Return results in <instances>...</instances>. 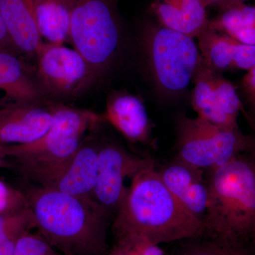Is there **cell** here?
I'll return each instance as SVG.
<instances>
[{"label":"cell","mask_w":255,"mask_h":255,"mask_svg":"<svg viewBox=\"0 0 255 255\" xmlns=\"http://www.w3.org/2000/svg\"><path fill=\"white\" fill-rule=\"evenodd\" d=\"M114 234L135 233L153 244L202 236L204 225L162 182L155 161L131 178L115 215Z\"/></svg>","instance_id":"6da1fadb"},{"label":"cell","mask_w":255,"mask_h":255,"mask_svg":"<svg viewBox=\"0 0 255 255\" xmlns=\"http://www.w3.org/2000/svg\"><path fill=\"white\" fill-rule=\"evenodd\" d=\"M38 234L63 255H102L110 218L91 201L37 186L25 191Z\"/></svg>","instance_id":"7a4b0ae2"},{"label":"cell","mask_w":255,"mask_h":255,"mask_svg":"<svg viewBox=\"0 0 255 255\" xmlns=\"http://www.w3.org/2000/svg\"><path fill=\"white\" fill-rule=\"evenodd\" d=\"M207 206L204 235L247 243L255 233V163L252 153L205 169Z\"/></svg>","instance_id":"3957f363"},{"label":"cell","mask_w":255,"mask_h":255,"mask_svg":"<svg viewBox=\"0 0 255 255\" xmlns=\"http://www.w3.org/2000/svg\"><path fill=\"white\" fill-rule=\"evenodd\" d=\"M53 119L38 140L4 147L16 159L23 177L47 187L68 164L86 136L87 130L103 123L102 114L53 102Z\"/></svg>","instance_id":"277c9868"},{"label":"cell","mask_w":255,"mask_h":255,"mask_svg":"<svg viewBox=\"0 0 255 255\" xmlns=\"http://www.w3.org/2000/svg\"><path fill=\"white\" fill-rule=\"evenodd\" d=\"M138 45L151 81L159 95H184L192 82L201 55L192 37L152 20L142 21Z\"/></svg>","instance_id":"5b68a950"},{"label":"cell","mask_w":255,"mask_h":255,"mask_svg":"<svg viewBox=\"0 0 255 255\" xmlns=\"http://www.w3.org/2000/svg\"><path fill=\"white\" fill-rule=\"evenodd\" d=\"M70 43L99 80L115 65L124 33L116 0H69Z\"/></svg>","instance_id":"8992f818"},{"label":"cell","mask_w":255,"mask_h":255,"mask_svg":"<svg viewBox=\"0 0 255 255\" xmlns=\"http://www.w3.org/2000/svg\"><path fill=\"white\" fill-rule=\"evenodd\" d=\"M177 158L204 169L221 167L241 154L253 153L255 139L240 130L221 128L197 117L176 122Z\"/></svg>","instance_id":"52a82bcc"},{"label":"cell","mask_w":255,"mask_h":255,"mask_svg":"<svg viewBox=\"0 0 255 255\" xmlns=\"http://www.w3.org/2000/svg\"><path fill=\"white\" fill-rule=\"evenodd\" d=\"M35 57L37 81L48 102L78 98L100 80L78 50L64 44L43 41Z\"/></svg>","instance_id":"ba28073f"},{"label":"cell","mask_w":255,"mask_h":255,"mask_svg":"<svg viewBox=\"0 0 255 255\" xmlns=\"http://www.w3.org/2000/svg\"><path fill=\"white\" fill-rule=\"evenodd\" d=\"M154 162L126 150L114 140H101L99 168L92 201L109 218L116 215L128 187L124 184L144 167Z\"/></svg>","instance_id":"9c48e42d"},{"label":"cell","mask_w":255,"mask_h":255,"mask_svg":"<svg viewBox=\"0 0 255 255\" xmlns=\"http://www.w3.org/2000/svg\"><path fill=\"white\" fill-rule=\"evenodd\" d=\"M53 119V102L6 106L0 110V143H31L46 133Z\"/></svg>","instance_id":"30bf717a"},{"label":"cell","mask_w":255,"mask_h":255,"mask_svg":"<svg viewBox=\"0 0 255 255\" xmlns=\"http://www.w3.org/2000/svg\"><path fill=\"white\" fill-rule=\"evenodd\" d=\"M104 122H109L132 143L156 147L152 123L140 97L127 90H114L107 97Z\"/></svg>","instance_id":"8fae6325"},{"label":"cell","mask_w":255,"mask_h":255,"mask_svg":"<svg viewBox=\"0 0 255 255\" xmlns=\"http://www.w3.org/2000/svg\"><path fill=\"white\" fill-rule=\"evenodd\" d=\"M100 142L95 135H86L68 164L46 188L92 201L98 174Z\"/></svg>","instance_id":"7c38bea8"},{"label":"cell","mask_w":255,"mask_h":255,"mask_svg":"<svg viewBox=\"0 0 255 255\" xmlns=\"http://www.w3.org/2000/svg\"><path fill=\"white\" fill-rule=\"evenodd\" d=\"M158 172L167 189L202 222L209 196L205 169L174 157Z\"/></svg>","instance_id":"4fadbf2b"},{"label":"cell","mask_w":255,"mask_h":255,"mask_svg":"<svg viewBox=\"0 0 255 255\" xmlns=\"http://www.w3.org/2000/svg\"><path fill=\"white\" fill-rule=\"evenodd\" d=\"M196 38L201 58L215 72L248 71L255 67V46L240 43L208 24Z\"/></svg>","instance_id":"5bb4252c"},{"label":"cell","mask_w":255,"mask_h":255,"mask_svg":"<svg viewBox=\"0 0 255 255\" xmlns=\"http://www.w3.org/2000/svg\"><path fill=\"white\" fill-rule=\"evenodd\" d=\"M0 90L17 103H48L32 67L10 52L0 51Z\"/></svg>","instance_id":"9a60e30c"},{"label":"cell","mask_w":255,"mask_h":255,"mask_svg":"<svg viewBox=\"0 0 255 255\" xmlns=\"http://www.w3.org/2000/svg\"><path fill=\"white\" fill-rule=\"evenodd\" d=\"M151 9L161 25L194 38L209 22L201 0H155Z\"/></svg>","instance_id":"2e32d148"},{"label":"cell","mask_w":255,"mask_h":255,"mask_svg":"<svg viewBox=\"0 0 255 255\" xmlns=\"http://www.w3.org/2000/svg\"><path fill=\"white\" fill-rule=\"evenodd\" d=\"M0 11L18 53L35 56L43 41L35 23L29 0H0Z\"/></svg>","instance_id":"e0dca14e"},{"label":"cell","mask_w":255,"mask_h":255,"mask_svg":"<svg viewBox=\"0 0 255 255\" xmlns=\"http://www.w3.org/2000/svg\"><path fill=\"white\" fill-rule=\"evenodd\" d=\"M213 70L200 58L192 82L191 102L198 117L227 130H240L238 122L230 118L220 106L213 87Z\"/></svg>","instance_id":"ac0fdd59"},{"label":"cell","mask_w":255,"mask_h":255,"mask_svg":"<svg viewBox=\"0 0 255 255\" xmlns=\"http://www.w3.org/2000/svg\"><path fill=\"white\" fill-rule=\"evenodd\" d=\"M38 33L46 43H70L69 0H29Z\"/></svg>","instance_id":"d6986e66"},{"label":"cell","mask_w":255,"mask_h":255,"mask_svg":"<svg viewBox=\"0 0 255 255\" xmlns=\"http://www.w3.org/2000/svg\"><path fill=\"white\" fill-rule=\"evenodd\" d=\"M208 26L240 43L255 46V6L241 3L220 10Z\"/></svg>","instance_id":"ffe728a7"},{"label":"cell","mask_w":255,"mask_h":255,"mask_svg":"<svg viewBox=\"0 0 255 255\" xmlns=\"http://www.w3.org/2000/svg\"><path fill=\"white\" fill-rule=\"evenodd\" d=\"M176 255H255L248 243L203 235L184 240Z\"/></svg>","instance_id":"44dd1931"},{"label":"cell","mask_w":255,"mask_h":255,"mask_svg":"<svg viewBox=\"0 0 255 255\" xmlns=\"http://www.w3.org/2000/svg\"><path fill=\"white\" fill-rule=\"evenodd\" d=\"M115 242L109 255H164L159 246L135 233L114 234Z\"/></svg>","instance_id":"7402d4cb"},{"label":"cell","mask_w":255,"mask_h":255,"mask_svg":"<svg viewBox=\"0 0 255 255\" xmlns=\"http://www.w3.org/2000/svg\"><path fill=\"white\" fill-rule=\"evenodd\" d=\"M211 82L218 102L226 115L236 122H238L240 112L248 118L244 106L240 100L236 87L232 82L225 78L222 74L214 70L212 71Z\"/></svg>","instance_id":"603a6c76"},{"label":"cell","mask_w":255,"mask_h":255,"mask_svg":"<svg viewBox=\"0 0 255 255\" xmlns=\"http://www.w3.org/2000/svg\"><path fill=\"white\" fill-rule=\"evenodd\" d=\"M13 255H63L39 234L28 232L20 237Z\"/></svg>","instance_id":"cb8c5ba5"},{"label":"cell","mask_w":255,"mask_h":255,"mask_svg":"<svg viewBox=\"0 0 255 255\" xmlns=\"http://www.w3.org/2000/svg\"><path fill=\"white\" fill-rule=\"evenodd\" d=\"M27 208H29V206L24 192L10 190L0 181V214L6 210L16 212Z\"/></svg>","instance_id":"d4e9b609"},{"label":"cell","mask_w":255,"mask_h":255,"mask_svg":"<svg viewBox=\"0 0 255 255\" xmlns=\"http://www.w3.org/2000/svg\"><path fill=\"white\" fill-rule=\"evenodd\" d=\"M28 231H30L16 229L0 233V255H14L18 240Z\"/></svg>","instance_id":"484cf974"},{"label":"cell","mask_w":255,"mask_h":255,"mask_svg":"<svg viewBox=\"0 0 255 255\" xmlns=\"http://www.w3.org/2000/svg\"><path fill=\"white\" fill-rule=\"evenodd\" d=\"M242 88L252 108L255 107V67L248 70L242 80Z\"/></svg>","instance_id":"4316f807"},{"label":"cell","mask_w":255,"mask_h":255,"mask_svg":"<svg viewBox=\"0 0 255 255\" xmlns=\"http://www.w3.org/2000/svg\"><path fill=\"white\" fill-rule=\"evenodd\" d=\"M0 51L10 52V53L20 55L18 50L15 48L14 43L9 36L1 11H0Z\"/></svg>","instance_id":"83f0119b"},{"label":"cell","mask_w":255,"mask_h":255,"mask_svg":"<svg viewBox=\"0 0 255 255\" xmlns=\"http://www.w3.org/2000/svg\"><path fill=\"white\" fill-rule=\"evenodd\" d=\"M248 0H201L205 8L209 6L218 7L220 10L226 9L233 5L245 3Z\"/></svg>","instance_id":"f1b7e54d"},{"label":"cell","mask_w":255,"mask_h":255,"mask_svg":"<svg viewBox=\"0 0 255 255\" xmlns=\"http://www.w3.org/2000/svg\"><path fill=\"white\" fill-rule=\"evenodd\" d=\"M0 153H4V147H0Z\"/></svg>","instance_id":"f546056e"}]
</instances>
